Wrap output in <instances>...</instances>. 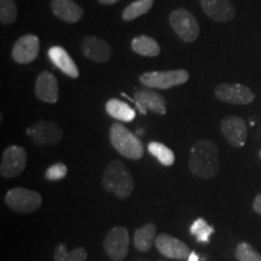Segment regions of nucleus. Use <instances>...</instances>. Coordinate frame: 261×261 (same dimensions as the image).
Here are the masks:
<instances>
[{
  "label": "nucleus",
  "mask_w": 261,
  "mask_h": 261,
  "mask_svg": "<svg viewBox=\"0 0 261 261\" xmlns=\"http://www.w3.org/2000/svg\"><path fill=\"white\" fill-rule=\"evenodd\" d=\"M156 248L163 256L168 259L184 260L190 255L189 247L182 241L167 233H160L155 240Z\"/></svg>",
  "instance_id": "12"
},
{
  "label": "nucleus",
  "mask_w": 261,
  "mask_h": 261,
  "mask_svg": "<svg viewBox=\"0 0 261 261\" xmlns=\"http://www.w3.org/2000/svg\"><path fill=\"white\" fill-rule=\"evenodd\" d=\"M253 208H254V211H255L257 214L261 215V194L257 195L256 197H255V200H254Z\"/></svg>",
  "instance_id": "30"
},
{
  "label": "nucleus",
  "mask_w": 261,
  "mask_h": 261,
  "mask_svg": "<svg viewBox=\"0 0 261 261\" xmlns=\"http://www.w3.org/2000/svg\"><path fill=\"white\" fill-rule=\"evenodd\" d=\"M188 260L189 261H198L200 260V257H198V255L195 252H191L190 255H189V257H188Z\"/></svg>",
  "instance_id": "32"
},
{
  "label": "nucleus",
  "mask_w": 261,
  "mask_h": 261,
  "mask_svg": "<svg viewBox=\"0 0 261 261\" xmlns=\"http://www.w3.org/2000/svg\"><path fill=\"white\" fill-rule=\"evenodd\" d=\"M106 109L110 116L122 122H130L136 117L135 109L130 108L128 104L122 102V100L116 99V98L108 100Z\"/></svg>",
  "instance_id": "21"
},
{
  "label": "nucleus",
  "mask_w": 261,
  "mask_h": 261,
  "mask_svg": "<svg viewBox=\"0 0 261 261\" xmlns=\"http://www.w3.org/2000/svg\"><path fill=\"white\" fill-rule=\"evenodd\" d=\"M148 150L150 154L154 156V158L158 159L160 163L163 166H167L168 167V166H172L175 161L174 152H173L168 146L162 144V143H159V142L149 143Z\"/></svg>",
  "instance_id": "25"
},
{
  "label": "nucleus",
  "mask_w": 261,
  "mask_h": 261,
  "mask_svg": "<svg viewBox=\"0 0 261 261\" xmlns=\"http://www.w3.org/2000/svg\"><path fill=\"white\" fill-rule=\"evenodd\" d=\"M236 257L238 261H261V255L249 243L242 242L236 248Z\"/></svg>",
  "instance_id": "28"
},
{
  "label": "nucleus",
  "mask_w": 261,
  "mask_h": 261,
  "mask_svg": "<svg viewBox=\"0 0 261 261\" xmlns=\"http://www.w3.org/2000/svg\"><path fill=\"white\" fill-rule=\"evenodd\" d=\"M189 168L192 174L202 179H211L219 172V151L210 139L196 142L190 150Z\"/></svg>",
  "instance_id": "1"
},
{
  "label": "nucleus",
  "mask_w": 261,
  "mask_h": 261,
  "mask_svg": "<svg viewBox=\"0 0 261 261\" xmlns=\"http://www.w3.org/2000/svg\"><path fill=\"white\" fill-rule=\"evenodd\" d=\"M191 234H194L198 242L208 243L212 234L214 233V227L211 226L203 218H198L194 221V224L190 227Z\"/></svg>",
  "instance_id": "26"
},
{
  "label": "nucleus",
  "mask_w": 261,
  "mask_h": 261,
  "mask_svg": "<svg viewBox=\"0 0 261 261\" xmlns=\"http://www.w3.org/2000/svg\"><path fill=\"white\" fill-rule=\"evenodd\" d=\"M52 12L62 21L76 23L84 16V10L73 0H52Z\"/></svg>",
  "instance_id": "18"
},
{
  "label": "nucleus",
  "mask_w": 261,
  "mask_h": 261,
  "mask_svg": "<svg viewBox=\"0 0 261 261\" xmlns=\"http://www.w3.org/2000/svg\"><path fill=\"white\" fill-rule=\"evenodd\" d=\"M169 23L175 34L185 42H192L200 35L197 19L187 9H175L169 15Z\"/></svg>",
  "instance_id": "6"
},
{
  "label": "nucleus",
  "mask_w": 261,
  "mask_h": 261,
  "mask_svg": "<svg viewBox=\"0 0 261 261\" xmlns=\"http://www.w3.org/2000/svg\"><path fill=\"white\" fill-rule=\"evenodd\" d=\"M17 18L15 0H0V22L4 25L12 24Z\"/></svg>",
  "instance_id": "27"
},
{
  "label": "nucleus",
  "mask_w": 261,
  "mask_h": 261,
  "mask_svg": "<svg viewBox=\"0 0 261 261\" xmlns=\"http://www.w3.org/2000/svg\"><path fill=\"white\" fill-rule=\"evenodd\" d=\"M190 77L189 71L185 69L166 70V71H148L139 76V81L149 89L167 90L185 84Z\"/></svg>",
  "instance_id": "4"
},
{
  "label": "nucleus",
  "mask_w": 261,
  "mask_h": 261,
  "mask_svg": "<svg viewBox=\"0 0 261 261\" xmlns=\"http://www.w3.org/2000/svg\"><path fill=\"white\" fill-rule=\"evenodd\" d=\"M27 165V152L22 146L11 145L3 152L0 174L4 178L18 177Z\"/></svg>",
  "instance_id": "8"
},
{
  "label": "nucleus",
  "mask_w": 261,
  "mask_h": 261,
  "mask_svg": "<svg viewBox=\"0 0 261 261\" xmlns=\"http://www.w3.org/2000/svg\"><path fill=\"white\" fill-rule=\"evenodd\" d=\"M156 232H158V228L154 223L145 224L137 228L135 236H133V244H135L136 249L142 253L150 250L156 240Z\"/></svg>",
  "instance_id": "20"
},
{
  "label": "nucleus",
  "mask_w": 261,
  "mask_h": 261,
  "mask_svg": "<svg viewBox=\"0 0 261 261\" xmlns=\"http://www.w3.org/2000/svg\"><path fill=\"white\" fill-rule=\"evenodd\" d=\"M81 51L84 56L97 63H104L112 57V46L104 39L86 37L81 42Z\"/></svg>",
  "instance_id": "16"
},
{
  "label": "nucleus",
  "mask_w": 261,
  "mask_h": 261,
  "mask_svg": "<svg viewBox=\"0 0 261 261\" xmlns=\"http://www.w3.org/2000/svg\"><path fill=\"white\" fill-rule=\"evenodd\" d=\"M259 156H260V159H261V150L259 151Z\"/></svg>",
  "instance_id": "33"
},
{
  "label": "nucleus",
  "mask_w": 261,
  "mask_h": 261,
  "mask_svg": "<svg viewBox=\"0 0 261 261\" xmlns=\"http://www.w3.org/2000/svg\"><path fill=\"white\" fill-rule=\"evenodd\" d=\"M104 250L113 261H123L129 248V234L126 227L112 228L104 238Z\"/></svg>",
  "instance_id": "7"
},
{
  "label": "nucleus",
  "mask_w": 261,
  "mask_h": 261,
  "mask_svg": "<svg viewBox=\"0 0 261 261\" xmlns=\"http://www.w3.org/2000/svg\"><path fill=\"white\" fill-rule=\"evenodd\" d=\"M154 5V0H137L129 4L127 8L123 10L122 18L125 21H133V19L140 17L142 15L148 14L150 9Z\"/></svg>",
  "instance_id": "24"
},
{
  "label": "nucleus",
  "mask_w": 261,
  "mask_h": 261,
  "mask_svg": "<svg viewBox=\"0 0 261 261\" xmlns=\"http://www.w3.org/2000/svg\"><path fill=\"white\" fill-rule=\"evenodd\" d=\"M58 81L50 71H42L35 83V94L45 103L54 104L58 100Z\"/></svg>",
  "instance_id": "17"
},
{
  "label": "nucleus",
  "mask_w": 261,
  "mask_h": 261,
  "mask_svg": "<svg viewBox=\"0 0 261 261\" xmlns=\"http://www.w3.org/2000/svg\"><path fill=\"white\" fill-rule=\"evenodd\" d=\"M135 100L142 114H145L146 110H150L159 115H165L167 112V102L165 98L151 89L137 91L135 93Z\"/></svg>",
  "instance_id": "14"
},
{
  "label": "nucleus",
  "mask_w": 261,
  "mask_h": 261,
  "mask_svg": "<svg viewBox=\"0 0 261 261\" xmlns=\"http://www.w3.org/2000/svg\"><path fill=\"white\" fill-rule=\"evenodd\" d=\"M98 2L103 5H112V4H115L117 2H120V0H98Z\"/></svg>",
  "instance_id": "31"
},
{
  "label": "nucleus",
  "mask_w": 261,
  "mask_h": 261,
  "mask_svg": "<svg viewBox=\"0 0 261 261\" xmlns=\"http://www.w3.org/2000/svg\"><path fill=\"white\" fill-rule=\"evenodd\" d=\"M40 50L39 38L33 34L23 35L15 42L12 47V58L19 64H28L38 57Z\"/></svg>",
  "instance_id": "13"
},
{
  "label": "nucleus",
  "mask_w": 261,
  "mask_h": 261,
  "mask_svg": "<svg viewBox=\"0 0 261 261\" xmlns=\"http://www.w3.org/2000/svg\"><path fill=\"white\" fill-rule=\"evenodd\" d=\"M48 57L52 63H54L58 69L63 71L65 75L71 77V79H76L79 76L80 71L79 68L76 67L73 58L69 56L67 51L61 46H52L47 52Z\"/></svg>",
  "instance_id": "19"
},
{
  "label": "nucleus",
  "mask_w": 261,
  "mask_h": 261,
  "mask_svg": "<svg viewBox=\"0 0 261 261\" xmlns=\"http://www.w3.org/2000/svg\"><path fill=\"white\" fill-rule=\"evenodd\" d=\"M104 190L115 194L121 200L128 198L135 189V181L130 172L119 160L108 163L102 180Z\"/></svg>",
  "instance_id": "2"
},
{
  "label": "nucleus",
  "mask_w": 261,
  "mask_h": 261,
  "mask_svg": "<svg viewBox=\"0 0 261 261\" xmlns=\"http://www.w3.org/2000/svg\"><path fill=\"white\" fill-rule=\"evenodd\" d=\"M67 173H68V168L64 163H55V165L50 166L45 172V178L47 180L51 181H57L61 180V179H64L67 177Z\"/></svg>",
  "instance_id": "29"
},
{
  "label": "nucleus",
  "mask_w": 261,
  "mask_h": 261,
  "mask_svg": "<svg viewBox=\"0 0 261 261\" xmlns=\"http://www.w3.org/2000/svg\"><path fill=\"white\" fill-rule=\"evenodd\" d=\"M29 135L32 136L33 142L39 146L55 145L63 138V130L56 122L41 120L34 123Z\"/></svg>",
  "instance_id": "11"
},
{
  "label": "nucleus",
  "mask_w": 261,
  "mask_h": 261,
  "mask_svg": "<svg viewBox=\"0 0 261 261\" xmlns=\"http://www.w3.org/2000/svg\"><path fill=\"white\" fill-rule=\"evenodd\" d=\"M5 203L14 212L28 214L40 208L42 197L37 191L24 188H14L6 194Z\"/></svg>",
  "instance_id": "5"
},
{
  "label": "nucleus",
  "mask_w": 261,
  "mask_h": 261,
  "mask_svg": "<svg viewBox=\"0 0 261 261\" xmlns=\"http://www.w3.org/2000/svg\"><path fill=\"white\" fill-rule=\"evenodd\" d=\"M54 259L55 261H86L87 252L84 247L75 248L69 252L67 249V244L62 242L55 249Z\"/></svg>",
  "instance_id": "23"
},
{
  "label": "nucleus",
  "mask_w": 261,
  "mask_h": 261,
  "mask_svg": "<svg viewBox=\"0 0 261 261\" xmlns=\"http://www.w3.org/2000/svg\"><path fill=\"white\" fill-rule=\"evenodd\" d=\"M215 97L221 102L236 106H246L254 100V93L249 87L241 84H221L214 91Z\"/></svg>",
  "instance_id": "9"
},
{
  "label": "nucleus",
  "mask_w": 261,
  "mask_h": 261,
  "mask_svg": "<svg viewBox=\"0 0 261 261\" xmlns=\"http://www.w3.org/2000/svg\"><path fill=\"white\" fill-rule=\"evenodd\" d=\"M220 129L228 144L242 148L247 142V123L240 116H226L221 120Z\"/></svg>",
  "instance_id": "10"
},
{
  "label": "nucleus",
  "mask_w": 261,
  "mask_h": 261,
  "mask_svg": "<svg viewBox=\"0 0 261 261\" xmlns=\"http://www.w3.org/2000/svg\"><path fill=\"white\" fill-rule=\"evenodd\" d=\"M109 139L114 149L127 159L140 160L144 156L142 140L121 123H113L110 127Z\"/></svg>",
  "instance_id": "3"
},
{
  "label": "nucleus",
  "mask_w": 261,
  "mask_h": 261,
  "mask_svg": "<svg viewBox=\"0 0 261 261\" xmlns=\"http://www.w3.org/2000/svg\"><path fill=\"white\" fill-rule=\"evenodd\" d=\"M204 14L213 21L226 23L236 16V9L230 0H200Z\"/></svg>",
  "instance_id": "15"
},
{
  "label": "nucleus",
  "mask_w": 261,
  "mask_h": 261,
  "mask_svg": "<svg viewBox=\"0 0 261 261\" xmlns=\"http://www.w3.org/2000/svg\"><path fill=\"white\" fill-rule=\"evenodd\" d=\"M130 47L136 54L145 57H156L161 52V47L155 39L146 37V35H139L133 39L130 42Z\"/></svg>",
  "instance_id": "22"
}]
</instances>
